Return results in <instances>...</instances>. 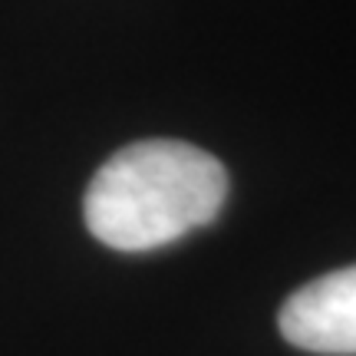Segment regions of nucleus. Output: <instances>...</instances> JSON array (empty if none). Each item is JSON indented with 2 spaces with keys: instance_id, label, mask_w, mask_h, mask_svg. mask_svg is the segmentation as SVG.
Wrapping results in <instances>:
<instances>
[{
  "instance_id": "nucleus-2",
  "label": "nucleus",
  "mask_w": 356,
  "mask_h": 356,
  "mask_svg": "<svg viewBox=\"0 0 356 356\" xmlns=\"http://www.w3.org/2000/svg\"><path fill=\"white\" fill-rule=\"evenodd\" d=\"M284 340L320 356H356V264L293 291L277 314Z\"/></svg>"
},
{
  "instance_id": "nucleus-1",
  "label": "nucleus",
  "mask_w": 356,
  "mask_h": 356,
  "mask_svg": "<svg viewBox=\"0 0 356 356\" xmlns=\"http://www.w3.org/2000/svg\"><path fill=\"white\" fill-rule=\"evenodd\" d=\"M228 198V172L198 145L132 142L92 175L83 218L113 251H155L211 225Z\"/></svg>"
}]
</instances>
